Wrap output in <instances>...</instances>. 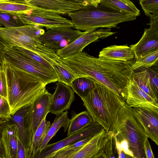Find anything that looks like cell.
<instances>
[{"instance_id": "cell-1", "label": "cell", "mask_w": 158, "mask_h": 158, "mask_svg": "<svg viewBox=\"0 0 158 158\" xmlns=\"http://www.w3.org/2000/svg\"><path fill=\"white\" fill-rule=\"evenodd\" d=\"M61 61L77 77H88L126 100L127 85L133 76L131 66L134 61L103 60L83 52L61 58Z\"/></svg>"}, {"instance_id": "cell-2", "label": "cell", "mask_w": 158, "mask_h": 158, "mask_svg": "<svg viewBox=\"0 0 158 158\" xmlns=\"http://www.w3.org/2000/svg\"><path fill=\"white\" fill-rule=\"evenodd\" d=\"M0 64L6 72L11 115L32 103L46 90V85L39 77L13 65L1 55Z\"/></svg>"}, {"instance_id": "cell-3", "label": "cell", "mask_w": 158, "mask_h": 158, "mask_svg": "<svg viewBox=\"0 0 158 158\" xmlns=\"http://www.w3.org/2000/svg\"><path fill=\"white\" fill-rule=\"evenodd\" d=\"M75 29L89 31L99 28L117 27L119 23L136 17L103 2L68 14Z\"/></svg>"}, {"instance_id": "cell-4", "label": "cell", "mask_w": 158, "mask_h": 158, "mask_svg": "<svg viewBox=\"0 0 158 158\" xmlns=\"http://www.w3.org/2000/svg\"><path fill=\"white\" fill-rule=\"evenodd\" d=\"M81 98L94 122L101 125L107 132L112 131L118 112L126 103V100L121 96L96 83Z\"/></svg>"}, {"instance_id": "cell-5", "label": "cell", "mask_w": 158, "mask_h": 158, "mask_svg": "<svg viewBox=\"0 0 158 158\" xmlns=\"http://www.w3.org/2000/svg\"><path fill=\"white\" fill-rule=\"evenodd\" d=\"M111 131L119 133L126 139L135 158H147L145 143L148 136L134 115L132 108L126 103L118 111Z\"/></svg>"}, {"instance_id": "cell-6", "label": "cell", "mask_w": 158, "mask_h": 158, "mask_svg": "<svg viewBox=\"0 0 158 158\" xmlns=\"http://www.w3.org/2000/svg\"><path fill=\"white\" fill-rule=\"evenodd\" d=\"M0 54L7 61L13 65L39 77L46 85L58 81L56 73L4 42L0 51Z\"/></svg>"}, {"instance_id": "cell-7", "label": "cell", "mask_w": 158, "mask_h": 158, "mask_svg": "<svg viewBox=\"0 0 158 158\" xmlns=\"http://www.w3.org/2000/svg\"><path fill=\"white\" fill-rule=\"evenodd\" d=\"M0 37L7 44L24 48L45 58L58 56L55 50L44 45L38 39L30 36L18 27H0Z\"/></svg>"}, {"instance_id": "cell-8", "label": "cell", "mask_w": 158, "mask_h": 158, "mask_svg": "<svg viewBox=\"0 0 158 158\" xmlns=\"http://www.w3.org/2000/svg\"><path fill=\"white\" fill-rule=\"evenodd\" d=\"M19 17L25 25H35L50 29L73 27L71 20L54 12L37 8Z\"/></svg>"}, {"instance_id": "cell-9", "label": "cell", "mask_w": 158, "mask_h": 158, "mask_svg": "<svg viewBox=\"0 0 158 158\" xmlns=\"http://www.w3.org/2000/svg\"><path fill=\"white\" fill-rule=\"evenodd\" d=\"M39 8L60 14H68L99 3L100 0H27Z\"/></svg>"}, {"instance_id": "cell-10", "label": "cell", "mask_w": 158, "mask_h": 158, "mask_svg": "<svg viewBox=\"0 0 158 158\" xmlns=\"http://www.w3.org/2000/svg\"><path fill=\"white\" fill-rule=\"evenodd\" d=\"M103 128L100 124L94 122L64 139L54 143L47 144L40 152H36L28 158H47L55 151L73 144L84 137L95 135Z\"/></svg>"}, {"instance_id": "cell-11", "label": "cell", "mask_w": 158, "mask_h": 158, "mask_svg": "<svg viewBox=\"0 0 158 158\" xmlns=\"http://www.w3.org/2000/svg\"><path fill=\"white\" fill-rule=\"evenodd\" d=\"M72 28H62L48 30L38 38L44 45L55 50L61 49L85 34Z\"/></svg>"}, {"instance_id": "cell-12", "label": "cell", "mask_w": 158, "mask_h": 158, "mask_svg": "<svg viewBox=\"0 0 158 158\" xmlns=\"http://www.w3.org/2000/svg\"><path fill=\"white\" fill-rule=\"evenodd\" d=\"M110 28H99L86 31L81 36L75 40L64 48L56 52L61 58L73 55L82 52L84 48L90 44L97 41L99 39H104L115 34Z\"/></svg>"}, {"instance_id": "cell-13", "label": "cell", "mask_w": 158, "mask_h": 158, "mask_svg": "<svg viewBox=\"0 0 158 158\" xmlns=\"http://www.w3.org/2000/svg\"><path fill=\"white\" fill-rule=\"evenodd\" d=\"M52 94L46 90L30 104L26 121L33 136L37 127L49 113Z\"/></svg>"}, {"instance_id": "cell-14", "label": "cell", "mask_w": 158, "mask_h": 158, "mask_svg": "<svg viewBox=\"0 0 158 158\" xmlns=\"http://www.w3.org/2000/svg\"><path fill=\"white\" fill-rule=\"evenodd\" d=\"M126 103L130 107L141 108L158 112V100L151 97L138 85L132 77L127 87Z\"/></svg>"}, {"instance_id": "cell-15", "label": "cell", "mask_w": 158, "mask_h": 158, "mask_svg": "<svg viewBox=\"0 0 158 158\" xmlns=\"http://www.w3.org/2000/svg\"><path fill=\"white\" fill-rule=\"evenodd\" d=\"M56 85L55 91L52 94L49 112L57 116L70 108L75 96L70 86L60 82Z\"/></svg>"}, {"instance_id": "cell-16", "label": "cell", "mask_w": 158, "mask_h": 158, "mask_svg": "<svg viewBox=\"0 0 158 158\" xmlns=\"http://www.w3.org/2000/svg\"><path fill=\"white\" fill-rule=\"evenodd\" d=\"M31 104L23 107L11 115L9 121L15 124L17 128L19 139L25 149L27 158L28 157L33 138L31 130L26 121Z\"/></svg>"}, {"instance_id": "cell-17", "label": "cell", "mask_w": 158, "mask_h": 158, "mask_svg": "<svg viewBox=\"0 0 158 158\" xmlns=\"http://www.w3.org/2000/svg\"><path fill=\"white\" fill-rule=\"evenodd\" d=\"M133 114L148 138L158 145V112L141 108H132Z\"/></svg>"}, {"instance_id": "cell-18", "label": "cell", "mask_w": 158, "mask_h": 158, "mask_svg": "<svg viewBox=\"0 0 158 158\" xmlns=\"http://www.w3.org/2000/svg\"><path fill=\"white\" fill-rule=\"evenodd\" d=\"M130 47L136 60L147 53L158 50V31L150 27L145 28L139 41L130 45Z\"/></svg>"}, {"instance_id": "cell-19", "label": "cell", "mask_w": 158, "mask_h": 158, "mask_svg": "<svg viewBox=\"0 0 158 158\" xmlns=\"http://www.w3.org/2000/svg\"><path fill=\"white\" fill-rule=\"evenodd\" d=\"M110 135L103 128L69 158H91L103 148Z\"/></svg>"}, {"instance_id": "cell-20", "label": "cell", "mask_w": 158, "mask_h": 158, "mask_svg": "<svg viewBox=\"0 0 158 158\" xmlns=\"http://www.w3.org/2000/svg\"><path fill=\"white\" fill-rule=\"evenodd\" d=\"M19 140L18 130L16 126L9 122L3 128L1 138L5 158H16Z\"/></svg>"}, {"instance_id": "cell-21", "label": "cell", "mask_w": 158, "mask_h": 158, "mask_svg": "<svg viewBox=\"0 0 158 158\" xmlns=\"http://www.w3.org/2000/svg\"><path fill=\"white\" fill-rule=\"evenodd\" d=\"M98 57L99 59L105 60L127 61L135 58V55L130 47L114 45L103 48Z\"/></svg>"}, {"instance_id": "cell-22", "label": "cell", "mask_w": 158, "mask_h": 158, "mask_svg": "<svg viewBox=\"0 0 158 158\" xmlns=\"http://www.w3.org/2000/svg\"><path fill=\"white\" fill-rule=\"evenodd\" d=\"M68 111L66 110L60 115L56 116L53 123L50 125L40 148L35 152H40L47 145L50 140L60 128L63 127L64 132L66 131L70 120L68 116Z\"/></svg>"}, {"instance_id": "cell-23", "label": "cell", "mask_w": 158, "mask_h": 158, "mask_svg": "<svg viewBox=\"0 0 158 158\" xmlns=\"http://www.w3.org/2000/svg\"><path fill=\"white\" fill-rule=\"evenodd\" d=\"M36 8L27 0H0V11L1 12L26 13Z\"/></svg>"}, {"instance_id": "cell-24", "label": "cell", "mask_w": 158, "mask_h": 158, "mask_svg": "<svg viewBox=\"0 0 158 158\" xmlns=\"http://www.w3.org/2000/svg\"><path fill=\"white\" fill-rule=\"evenodd\" d=\"M133 77L139 87L153 98L158 100L152 85L148 68H139L133 70Z\"/></svg>"}, {"instance_id": "cell-25", "label": "cell", "mask_w": 158, "mask_h": 158, "mask_svg": "<svg viewBox=\"0 0 158 158\" xmlns=\"http://www.w3.org/2000/svg\"><path fill=\"white\" fill-rule=\"evenodd\" d=\"M72 117L70 119L67 129V136L77 132L94 122L92 117L86 110L78 114L74 112H72Z\"/></svg>"}, {"instance_id": "cell-26", "label": "cell", "mask_w": 158, "mask_h": 158, "mask_svg": "<svg viewBox=\"0 0 158 158\" xmlns=\"http://www.w3.org/2000/svg\"><path fill=\"white\" fill-rule=\"evenodd\" d=\"M46 118H45L41 122L33 135L28 158L40 148L51 125L50 122Z\"/></svg>"}, {"instance_id": "cell-27", "label": "cell", "mask_w": 158, "mask_h": 158, "mask_svg": "<svg viewBox=\"0 0 158 158\" xmlns=\"http://www.w3.org/2000/svg\"><path fill=\"white\" fill-rule=\"evenodd\" d=\"M61 58H53L52 65L58 78V82L70 86L73 81L77 77L65 68L61 61Z\"/></svg>"}, {"instance_id": "cell-28", "label": "cell", "mask_w": 158, "mask_h": 158, "mask_svg": "<svg viewBox=\"0 0 158 158\" xmlns=\"http://www.w3.org/2000/svg\"><path fill=\"white\" fill-rule=\"evenodd\" d=\"M95 83L87 77H79L75 79L70 86L73 92L81 98L85 96L95 86Z\"/></svg>"}, {"instance_id": "cell-29", "label": "cell", "mask_w": 158, "mask_h": 158, "mask_svg": "<svg viewBox=\"0 0 158 158\" xmlns=\"http://www.w3.org/2000/svg\"><path fill=\"white\" fill-rule=\"evenodd\" d=\"M102 1L122 11L136 17L140 15V10L133 3L128 0H102Z\"/></svg>"}, {"instance_id": "cell-30", "label": "cell", "mask_w": 158, "mask_h": 158, "mask_svg": "<svg viewBox=\"0 0 158 158\" xmlns=\"http://www.w3.org/2000/svg\"><path fill=\"white\" fill-rule=\"evenodd\" d=\"M158 50L149 52L136 60L131 68L134 70L139 68H149L157 64Z\"/></svg>"}, {"instance_id": "cell-31", "label": "cell", "mask_w": 158, "mask_h": 158, "mask_svg": "<svg viewBox=\"0 0 158 158\" xmlns=\"http://www.w3.org/2000/svg\"><path fill=\"white\" fill-rule=\"evenodd\" d=\"M20 14L0 11V27H19L25 25L19 17Z\"/></svg>"}, {"instance_id": "cell-32", "label": "cell", "mask_w": 158, "mask_h": 158, "mask_svg": "<svg viewBox=\"0 0 158 158\" xmlns=\"http://www.w3.org/2000/svg\"><path fill=\"white\" fill-rule=\"evenodd\" d=\"M11 46L20 51L48 69L56 73L50 61L41 55L22 48L14 46Z\"/></svg>"}, {"instance_id": "cell-33", "label": "cell", "mask_w": 158, "mask_h": 158, "mask_svg": "<svg viewBox=\"0 0 158 158\" xmlns=\"http://www.w3.org/2000/svg\"><path fill=\"white\" fill-rule=\"evenodd\" d=\"M11 117L10 108L7 99L0 95V122L7 123Z\"/></svg>"}, {"instance_id": "cell-34", "label": "cell", "mask_w": 158, "mask_h": 158, "mask_svg": "<svg viewBox=\"0 0 158 158\" xmlns=\"http://www.w3.org/2000/svg\"><path fill=\"white\" fill-rule=\"evenodd\" d=\"M139 3L145 15L150 17L158 12V0H140Z\"/></svg>"}, {"instance_id": "cell-35", "label": "cell", "mask_w": 158, "mask_h": 158, "mask_svg": "<svg viewBox=\"0 0 158 158\" xmlns=\"http://www.w3.org/2000/svg\"><path fill=\"white\" fill-rule=\"evenodd\" d=\"M18 27L30 36L37 39L45 32L41 27L35 25L27 24Z\"/></svg>"}, {"instance_id": "cell-36", "label": "cell", "mask_w": 158, "mask_h": 158, "mask_svg": "<svg viewBox=\"0 0 158 158\" xmlns=\"http://www.w3.org/2000/svg\"><path fill=\"white\" fill-rule=\"evenodd\" d=\"M0 95L7 98V85L5 70L2 64H0Z\"/></svg>"}, {"instance_id": "cell-37", "label": "cell", "mask_w": 158, "mask_h": 158, "mask_svg": "<svg viewBox=\"0 0 158 158\" xmlns=\"http://www.w3.org/2000/svg\"><path fill=\"white\" fill-rule=\"evenodd\" d=\"M79 149L73 148L70 145L67 146L54 152L53 158H69Z\"/></svg>"}, {"instance_id": "cell-38", "label": "cell", "mask_w": 158, "mask_h": 158, "mask_svg": "<svg viewBox=\"0 0 158 158\" xmlns=\"http://www.w3.org/2000/svg\"><path fill=\"white\" fill-rule=\"evenodd\" d=\"M151 82L156 94L158 95V74L157 69L151 68H148Z\"/></svg>"}, {"instance_id": "cell-39", "label": "cell", "mask_w": 158, "mask_h": 158, "mask_svg": "<svg viewBox=\"0 0 158 158\" xmlns=\"http://www.w3.org/2000/svg\"><path fill=\"white\" fill-rule=\"evenodd\" d=\"M95 135L84 137L73 143L70 144V146L71 148L75 149L80 148L87 143Z\"/></svg>"}, {"instance_id": "cell-40", "label": "cell", "mask_w": 158, "mask_h": 158, "mask_svg": "<svg viewBox=\"0 0 158 158\" xmlns=\"http://www.w3.org/2000/svg\"><path fill=\"white\" fill-rule=\"evenodd\" d=\"M150 17V22L148 24L150 27L158 30V12L152 14Z\"/></svg>"}, {"instance_id": "cell-41", "label": "cell", "mask_w": 158, "mask_h": 158, "mask_svg": "<svg viewBox=\"0 0 158 158\" xmlns=\"http://www.w3.org/2000/svg\"><path fill=\"white\" fill-rule=\"evenodd\" d=\"M145 148L147 158H155L151 148V146L148 141V138L146 140Z\"/></svg>"}, {"instance_id": "cell-42", "label": "cell", "mask_w": 158, "mask_h": 158, "mask_svg": "<svg viewBox=\"0 0 158 158\" xmlns=\"http://www.w3.org/2000/svg\"><path fill=\"white\" fill-rule=\"evenodd\" d=\"M16 158H27L25 149L19 140L18 153Z\"/></svg>"}, {"instance_id": "cell-43", "label": "cell", "mask_w": 158, "mask_h": 158, "mask_svg": "<svg viewBox=\"0 0 158 158\" xmlns=\"http://www.w3.org/2000/svg\"><path fill=\"white\" fill-rule=\"evenodd\" d=\"M91 158H107V157L103 151V148Z\"/></svg>"}, {"instance_id": "cell-44", "label": "cell", "mask_w": 158, "mask_h": 158, "mask_svg": "<svg viewBox=\"0 0 158 158\" xmlns=\"http://www.w3.org/2000/svg\"><path fill=\"white\" fill-rule=\"evenodd\" d=\"M3 44V42L2 40V39L0 37V51L2 47Z\"/></svg>"}, {"instance_id": "cell-45", "label": "cell", "mask_w": 158, "mask_h": 158, "mask_svg": "<svg viewBox=\"0 0 158 158\" xmlns=\"http://www.w3.org/2000/svg\"><path fill=\"white\" fill-rule=\"evenodd\" d=\"M54 153H53L51 155L47 157V158H53Z\"/></svg>"}, {"instance_id": "cell-46", "label": "cell", "mask_w": 158, "mask_h": 158, "mask_svg": "<svg viewBox=\"0 0 158 158\" xmlns=\"http://www.w3.org/2000/svg\"><path fill=\"white\" fill-rule=\"evenodd\" d=\"M1 67V64H0V69Z\"/></svg>"}, {"instance_id": "cell-47", "label": "cell", "mask_w": 158, "mask_h": 158, "mask_svg": "<svg viewBox=\"0 0 158 158\" xmlns=\"http://www.w3.org/2000/svg\"><path fill=\"white\" fill-rule=\"evenodd\" d=\"M117 158H118V157H117Z\"/></svg>"}, {"instance_id": "cell-48", "label": "cell", "mask_w": 158, "mask_h": 158, "mask_svg": "<svg viewBox=\"0 0 158 158\" xmlns=\"http://www.w3.org/2000/svg\"><path fill=\"white\" fill-rule=\"evenodd\" d=\"M0 158H2V157H0ZM4 158H5V157Z\"/></svg>"}]
</instances>
